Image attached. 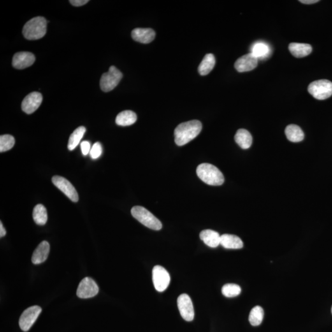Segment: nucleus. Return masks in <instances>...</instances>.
I'll return each mask as SVG.
<instances>
[{
  "label": "nucleus",
  "mask_w": 332,
  "mask_h": 332,
  "mask_svg": "<svg viewBox=\"0 0 332 332\" xmlns=\"http://www.w3.org/2000/svg\"><path fill=\"white\" fill-rule=\"evenodd\" d=\"M202 130V124L198 120L181 123L174 131L175 142L178 146L186 145L198 136Z\"/></svg>",
  "instance_id": "f257e3e1"
},
{
  "label": "nucleus",
  "mask_w": 332,
  "mask_h": 332,
  "mask_svg": "<svg viewBox=\"0 0 332 332\" xmlns=\"http://www.w3.org/2000/svg\"><path fill=\"white\" fill-rule=\"evenodd\" d=\"M197 175L204 183L212 186H220L224 183L225 178L222 172L212 164L203 163L196 169Z\"/></svg>",
  "instance_id": "f03ea898"
},
{
  "label": "nucleus",
  "mask_w": 332,
  "mask_h": 332,
  "mask_svg": "<svg viewBox=\"0 0 332 332\" xmlns=\"http://www.w3.org/2000/svg\"><path fill=\"white\" fill-rule=\"evenodd\" d=\"M47 20L43 17H34L28 21L23 28L22 34L29 40L42 38L47 31Z\"/></svg>",
  "instance_id": "7ed1b4c3"
},
{
  "label": "nucleus",
  "mask_w": 332,
  "mask_h": 332,
  "mask_svg": "<svg viewBox=\"0 0 332 332\" xmlns=\"http://www.w3.org/2000/svg\"><path fill=\"white\" fill-rule=\"evenodd\" d=\"M132 215L144 226L153 230H160L162 228L161 222L154 215L141 206H135L131 210Z\"/></svg>",
  "instance_id": "20e7f679"
},
{
  "label": "nucleus",
  "mask_w": 332,
  "mask_h": 332,
  "mask_svg": "<svg viewBox=\"0 0 332 332\" xmlns=\"http://www.w3.org/2000/svg\"><path fill=\"white\" fill-rule=\"evenodd\" d=\"M308 90L314 98L326 100L332 96V83L327 80L313 81L309 85Z\"/></svg>",
  "instance_id": "39448f33"
},
{
  "label": "nucleus",
  "mask_w": 332,
  "mask_h": 332,
  "mask_svg": "<svg viewBox=\"0 0 332 332\" xmlns=\"http://www.w3.org/2000/svg\"><path fill=\"white\" fill-rule=\"evenodd\" d=\"M122 74L115 66H111L106 73H104L100 81V86L104 92H110L119 84Z\"/></svg>",
  "instance_id": "423d86ee"
},
{
  "label": "nucleus",
  "mask_w": 332,
  "mask_h": 332,
  "mask_svg": "<svg viewBox=\"0 0 332 332\" xmlns=\"http://www.w3.org/2000/svg\"><path fill=\"white\" fill-rule=\"evenodd\" d=\"M152 279L155 289L159 292H164L171 282L170 275L163 267L155 266L152 271Z\"/></svg>",
  "instance_id": "0eeeda50"
},
{
  "label": "nucleus",
  "mask_w": 332,
  "mask_h": 332,
  "mask_svg": "<svg viewBox=\"0 0 332 332\" xmlns=\"http://www.w3.org/2000/svg\"><path fill=\"white\" fill-rule=\"evenodd\" d=\"M41 307L38 306H31L23 312L19 319V326L22 331H29L35 322L39 315L41 314Z\"/></svg>",
  "instance_id": "6e6552de"
},
{
  "label": "nucleus",
  "mask_w": 332,
  "mask_h": 332,
  "mask_svg": "<svg viewBox=\"0 0 332 332\" xmlns=\"http://www.w3.org/2000/svg\"><path fill=\"white\" fill-rule=\"evenodd\" d=\"M99 288L92 279L87 277L78 285L76 295L79 298L85 299L92 298L98 294Z\"/></svg>",
  "instance_id": "1a4fd4ad"
},
{
  "label": "nucleus",
  "mask_w": 332,
  "mask_h": 332,
  "mask_svg": "<svg viewBox=\"0 0 332 332\" xmlns=\"http://www.w3.org/2000/svg\"><path fill=\"white\" fill-rule=\"evenodd\" d=\"M52 182L55 187L63 192L71 201L75 203L78 201V194L75 188L66 178L59 175H55L52 178Z\"/></svg>",
  "instance_id": "9d476101"
},
{
  "label": "nucleus",
  "mask_w": 332,
  "mask_h": 332,
  "mask_svg": "<svg viewBox=\"0 0 332 332\" xmlns=\"http://www.w3.org/2000/svg\"><path fill=\"white\" fill-rule=\"evenodd\" d=\"M177 306L180 315L186 321L194 319V310L191 298L187 294L180 295L177 299Z\"/></svg>",
  "instance_id": "9b49d317"
},
{
  "label": "nucleus",
  "mask_w": 332,
  "mask_h": 332,
  "mask_svg": "<svg viewBox=\"0 0 332 332\" xmlns=\"http://www.w3.org/2000/svg\"><path fill=\"white\" fill-rule=\"evenodd\" d=\"M43 96L41 93L33 92L25 97L22 103V110L27 114L35 112L41 105Z\"/></svg>",
  "instance_id": "f8f14e48"
},
{
  "label": "nucleus",
  "mask_w": 332,
  "mask_h": 332,
  "mask_svg": "<svg viewBox=\"0 0 332 332\" xmlns=\"http://www.w3.org/2000/svg\"><path fill=\"white\" fill-rule=\"evenodd\" d=\"M258 59L252 53L245 54L239 58L234 64V67L239 72H245L253 70L256 68Z\"/></svg>",
  "instance_id": "ddd939ff"
},
{
  "label": "nucleus",
  "mask_w": 332,
  "mask_h": 332,
  "mask_svg": "<svg viewBox=\"0 0 332 332\" xmlns=\"http://www.w3.org/2000/svg\"><path fill=\"white\" fill-rule=\"evenodd\" d=\"M35 57L29 52H20L16 53L13 59V66L17 69H24L34 64Z\"/></svg>",
  "instance_id": "4468645a"
},
{
  "label": "nucleus",
  "mask_w": 332,
  "mask_h": 332,
  "mask_svg": "<svg viewBox=\"0 0 332 332\" xmlns=\"http://www.w3.org/2000/svg\"><path fill=\"white\" fill-rule=\"evenodd\" d=\"M155 32L152 29H138L132 30V37L138 42L148 44L152 42L155 38Z\"/></svg>",
  "instance_id": "2eb2a0df"
},
{
  "label": "nucleus",
  "mask_w": 332,
  "mask_h": 332,
  "mask_svg": "<svg viewBox=\"0 0 332 332\" xmlns=\"http://www.w3.org/2000/svg\"><path fill=\"white\" fill-rule=\"evenodd\" d=\"M50 250V244L46 241L41 242L32 255V263L34 264H39L45 262L48 259Z\"/></svg>",
  "instance_id": "dca6fc26"
},
{
  "label": "nucleus",
  "mask_w": 332,
  "mask_h": 332,
  "mask_svg": "<svg viewBox=\"0 0 332 332\" xmlns=\"http://www.w3.org/2000/svg\"><path fill=\"white\" fill-rule=\"evenodd\" d=\"M201 240L209 247L215 248L220 245L221 236L217 231L212 229H205L199 234Z\"/></svg>",
  "instance_id": "f3484780"
},
{
  "label": "nucleus",
  "mask_w": 332,
  "mask_h": 332,
  "mask_svg": "<svg viewBox=\"0 0 332 332\" xmlns=\"http://www.w3.org/2000/svg\"><path fill=\"white\" fill-rule=\"evenodd\" d=\"M220 245L227 249H240L243 247L244 244L238 236L225 234L221 236Z\"/></svg>",
  "instance_id": "a211bd4d"
},
{
  "label": "nucleus",
  "mask_w": 332,
  "mask_h": 332,
  "mask_svg": "<svg viewBox=\"0 0 332 332\" xmlns=\"http://www.w3.org/2000/svg\"><path fill=\"white\" fill-rule=\"evenodd\" d=\"M289 50L294 57L301 58L310 55L313 48L309 44L292 43L289 46Z\"/></svg>",
  "instance_id": "6ab92c4d"
},
{
  "label": "nucleus",
  "mask_w": 332,
  "mask_h": 332,
  "mask_svg": "<svg viewBox=\"0 0 332 332\" xmlns=\"http://www.w3.org/2000/svg\"><path fill=\"white\" fill-rule=\"evenodd\" d=\"M251 52L258 59H265L271 54V48L263 41H258L252 46Z\"/></svg>",
  "instance_id": "aec40b11"
},
{
  "label": "nucleus",
  "mask_w": 332,
  "mask_h": 332,
  "mask_svg": "<svg viewBox=\"0 0 332 332\" xmlns=\"http://www.w3.org/2000/svg\"><path fill=\"white\" fill-rule=\"evenodd\" d=\"M234 140L243 149H248L251 147L252 143V137L250 132L247 130L241 129L237 131Z\"/></svg>",
  "instance_id": "412c9836"
},
{
  "label": "nucleus",
  "mask_w": 332,
  "mask_h": 332,
  "mask_svg": "<svg viewBox=\"0 0 332 332\" xmlns=\"http://www.w3.org/2000/svg\"><path fill=\"white\" fill-rule=\"evenodd\" d=\"M138 117L134 111L131 110H125L118 114L116 118V123L118 126H131L136 122Z\"/></svg>",
  "instance_id": "4be33fe9"
},
{
  "label": "nucleus",
  "mask_w": 332,
  "mask_h": 332,
  "mask_svg": "<svg viewBox=\"0 0 332 332\" xmlns=\"http://www.w3.org/2000/svg\"><path fill=\"white\" fill-rule=\"evenodd\" d=\"M288 140L292 142H299L305 138V134L298 126L296 124H290L287 126L285 130Z\"/></svg>",
  "instance_id": "5701e85b"
},
{
  "label": "nucleus",
  "mask_w": 332,
  "mask_h": 332,
  "mask_svg": "<svg viewBox=\"0 0 332 332\" xmlns=\"http://www.w3.org/2000/svg\"><path fill=\"white\" fill-rule=\"evenodd\" d=\"M215 65L214 55L212 54H206L198 67L199 73L202 76L208 75L212 70Z\"/></svg>",
  "instance_id": "b1692460"
},
{
  "label": "nucleus",
  "mask_w": 332,
  "mask_h": 332,
  "mask_svg": "<svg viewBox=\"0 0 332 332\" xmlns=\"http://www.w3.org/2000/svg\"><path fill=\"white\" fill-rule=\"evenodd\" d=\"M33 218L37 225H45L48 221V213L45 207L42 204H38L35 207Z\"/></svg>",
  "instance_id": "393cba45"
},
{
  "label": "nucleus",
  "mask_w": 332,
  "mask_h": 332,
  "mask_svg": "<svg viewBox=\"0 0 332 332\" xmlns=\"http://www.w3.org/2000/svg\"><path fill=\"white\" fill-rule=\"evenodd\" d=\"M86 131H87V129H86L84 126L79 127L74 131L73 133L71 134L68 143L69 150H73L77 147L81 139L84 136Z\"/></svg>",
  "instance_id": "a878e982"
},
{
  "label": "nucleus",
  "mask_w": 332,
  "mask_h": 332,
  "mask_svg": "<svg viewBox=\"0 0 332 332\" xmlns=\"http://www.w3.org/2000/svg\"><path fill=\"white\" fill-rule=\"evenodd\" d=\"M263 317V309L261 306H256L250 311L248 320L252 326H258L262 324Z\"/></svg>",
  "instance_id": "bb28decb"
},
{
  "label": "nucleus",
  "mask_w": 332,
  "mask_h": 332,
  "mask_svg": "<svg viewBox=\"0 0 332 332\" xmlns=\"http://www.w3.org/2000/svg\"><path fill=\"white\" fill-rule=\"evenodd\" d=\"M222 292L225 297L233 298L241 294V288L240 285L235 284H227L223 286Z\"/></svg>",
  "instance_id": "cd10ccee"
},
{
  "label": "nucleus",
  "mask_w": 332,
  "mask_h": 332,
  "mask_svg": "<svg viewBox=\"0 0 332 332\" xmlns=\"http://www.w3.org/2000/svg\"><path fill=\"white\" fill-rule=\"evenodd\" d=\"M15 144V139L11 135H3L0 137V152L11 150Z\"/></svg>",
  "instance_id": "c85d7f7f"
},
{
  "label": "nucleus",
  "mask_w": 332,
  "mask_h": 332,
  "mask_svg": "<svg viewBox=\"0 0 332 332\" xmlns=\"http://www.w3.org/2000/svg\"><path fill=\"white\" fill-rule=\"evenodd\" d=\"M102 153V147L101 143H95L90 151V157L93 159H96L101 157Z\"/></svg>",
  "instance_id": "c756f323"
},
{
  "label": "nucleus",
  "mask_w": 332,
  "mask_h": 332,
  "mask_svg": "<svg viewBox=\"0 0 332 332\" xmlns=\"http://www.w3.org/2000/svg\"><path fill=\"white\" fill-rule=\"evenodd\" d=\"M81 149L83 155L87 156L90 151V143L88 141H83L81 143Z\"/></svg>",
  "instance_id": "7c9ffc66"
},
{
  "label": "nucleus",
  "mask_w": 332,
  "mask_h": 332,
  "mask_svg": "<svg viewBox=\"0 0 332 332\" xmlns=\"http://www.w3.org/2000/svg\"><path fill=\"white\" fill-rule=\"evenodd\" d=\"M89 2L88 0H71L70 1L72 5L74 6H81L85 5Z\"/></svg>",
  "instance_id": "2f4dec72"
},
{
  "label": "nucleus",
  "mask_w": 332,
  "mask_h": 332,
  "mask_svg": "<svg viewBox=\"0 0 332 332\" xmlns=\"http://www.w3.org/2000/svg\"><path fill=\"white\" fill-rule=\"evenodd\" d=\"M6 229L4 228L3 224H2V222H0V237L3 238V237L6 235Z\"/></svg>",
  "instance_id": "473e14b6"
},
{
  "label": "nucleus",
  "mask_w": 332,
  "mask_h": 332,
  "mask_svg": "<svg viewBox=\"0 0 332 332\" xmlns=\"http://www.w3.org/2000/svg\"><path fill=\"white\" fill-rule=\"evenodd\" d=\"M300 3L306 4H315L319 2V0H300Z\"/></svg>",
  "instance_id": "72a5a7b5"
},
{
  "label": "nucleus",
  "mask_w": 332,
  "mask_h": 332,
  "mask_svg": "<svg viewBox=\"0 0 332 332\" xmlns=\"http://www.w3.org/2000/svg\"></svg>",
  "instance_id": "f704fd0d"
}]
</instances>
